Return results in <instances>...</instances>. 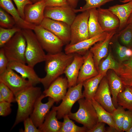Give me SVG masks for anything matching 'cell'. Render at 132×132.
<instances>
[{
    "instance_id": "obj_20",
    "label": "cell",
    "mask_w": 132,
    "mask_h": 132,
    "mask_svg": "<svg viewBox=\"0 0 132 132\" xmlns=\"http://www.w3.org/2000/svg\"><path fill=\"white\" fill-rule=\"evenodd\" d=\"M84 55L85 59L79 71L77 84L83 82L99 74L95 65L92 53L89 50Z\"/></svg>"
},
{
    "instance_id": "obj_24",
    "label": "cell",
    "mask_w": 132,
    "mask_h": 132,
    "mask_svg": "<svg viewBox=\"0 0 132 132\" xmlns=\"http://www.w3.org/2000/svg\"><path fill=\"white\" fill-rule=\"evenodd\" d=\"M106 77L112 96V100L114 106L116 108L118 106L117 97L119 93L124 89L125 86L121 79L115 72L112 70L107 71Z\"/></svg>"
},
{
    "instance_id": "obj_21",
    "label": "cell",
    "mask_w": 132,
    "mask_h": 132,
    "mask_svg": "<svg viewBox=\"0 0 132 132\" xmlns=\"http://www.w3.org/2000/svg\"><path fill=\"white\" fill-rule=\"evenodd\" d=\"M7 67L15 70L23 77L27 78L33 86L40 83V78L35 73L33 68L28 65L19 62L10 61L9 62Z\"/></svg>"
},
{
    "instance_id": "obj_42",
    "label": "cell",
    "mask_w": 132,
    "mask_h": 132,
    "mask_svg": "<svg viewBox=\"0 0 132 132\" xmlns=\"http://www.w3.org/2000/svg\"><path fill=\"white\" fill-rule=\"evenodd\" d=\"M24 132H41L36 127L31 118L28 117L24 121Z\"/></svg>"
},
{
    "instance_id": "obj_16",
    "label": "cell",
    "mask_w": 132,
    "mask_h": 132,
    "mask_svg": "<svg viewBox=\"0 0 132 132\" xmlns=\"http://www.w3.org/2000/svg\"><path fill=\"white\" fill-rule=\"evenodd\" d=\"M68 88L66 78L59 77L53 82L48 88L43 92L45 97L52 98L55 102L58 103L63 99Z\"/></svg>"
},
{
    "instance_id": "obj_37",
    "label": "cell",
    "mask_w": 132,
    "mask_h": 132,
    "mask_svg": "<svg viewBox=\"0 0 132 132\" xmlns=\"http://www.w3.org/2000/svg\"><path fill=\"white\" fill-rule=\"evenodd\" d=\"M86 2V4L78 9H74L75 13L83 12L94 8H98L106 3L114 0H83Z\"/></svg>"
},
{
    "instance_id": "obj_47",
    "label": "cell",
    "mask_w": 132,
    "mask_h": 132,
    "mask_svg": "<svg viewBox=\"0 0 132 132\" xmlns=\"http://www.w3.org/2000/svg\"><path fill=\"white\" fill-rule=\"evenodd\" d=\"M69 5L73 8L75 9L77 6L78 0H67Z\"/></svg>"
},
{
    "instance_id": "obj_2",
    "label": "cell",
    "mask_w": 132,
    "mask_h": 132,
    "mask_svg": "<svg viewBox=\"0 0 132 132\" xmlns=\"http://www.w3.org/2000/svg\"><path fill=\"white\" fill-rule=\"evenodd\" d=\"M42 94L40 87L32 86L23 90L15 97L18 108L12 128L29 117L37 100Z\"/></svg>"
},
{
    "instance_id": "obj_38",
    "label": "cell",
    "mask_w": 132,
    "mask_h": 132,
    "mask_svg": "<svg viewBox=\"0 0 132 132\" xmlns=\"http://www.w3.org/2000/svg\"><path fill=\"white\" fill-rule=\"evenodd\" d=\"M16 25L13 17L3 9L0 8V26L1 27L9 29L12 28Z\"/></svg>"
},
{
    "instance_id": "obj_19",
    "label": "cell",
    "mask_w": 132,
    "mask_h": 132,
    "mask_svg": "<svg viewBox=\"0 0 132 132\" xmlns=\"http://www.w3.org/2000/svg\"><path fill=\"white\" fill-rule=\"evenodd\" d=\"M73 59L67 67L64 74L68 82V88L77 84V78L81 67L85 58V55L74 54Z\"/></svg>"
},
{
    "instance_id": "obj_7",
    "label": "cell",
    "mask_w": 132,
    "mask_h": 132,
    "mask_svg": "<svg viewBox=\"0 0 132 132\" xmlns=\"http://www.w3.org/2000/svg\"><path fill=\"white\" fill-rule=\"evenodd\" d=\"M83 83L81 82L68 88L60 104L58 106L52 107L57 111L56 117L58 120L68 115L71 112V109L75 103L79 99L84 98L82 92Z\"/></svg>"
},
{
    "instance_id": "obj_49",
    "label": "cell",
    "mask_w": 132,
    "mask_h": 132,
    "mask_svg": "<svg viewBox=\"0 0 132 132\" xmlns=\"http://www.w3.org/2000/svg\"><path fill=\"white\" fill-rule=\"evenodd\" d=\"M132 24V12L128 21L127 24Z\"/></svg>"
},
{
    "instance_id": "obj_40",
    "label": "cell",
    "mask_w": 132,
    "mask_h": 132,
    "mask_svg": "<svg viewBox=\"0 0 132 132\" xmlns=\"http://www.w3.org/2000/svg\"><path fill=\"white\" fill-rule=\"evenodd\" d=\"M17 7V9L21 18L24 20V9L27 5L33 4L30 0H13Z\"/></svg>"
},
{
    "instance_id": "obj_50",
    "label": "cell",
    "mask_w": 132,
    "mask_h": 132,
    "mask_svg": "<svg viewBox=\"0 0 132 132\" xmlns=\"http://www.w3.org/2000/svg\"><path fill=\"white\" fill-rule=\"evenodd\" d=\"M132 1V0H120V1L122 3H125Z\"/></svg>"
},
{
    "instance_id": "obj_13",
    "label": "cell",
    "mask_w": 132,
    "mask_h": 132,
    "mask_svg": "<svg viewBox=\"0 0 132 132\" xmlns=\"http://www.w3.org/2000/svg\"><path fill=\"white\" fill-rule=\"evenodd\" d=\"M45 98L44 95L42 94L37 100L33 111L30 116V118L37 128L43 123L46 116L55 102L53 99L49 97L48 102L43 103L42 100Z\"/></svg>"
},
{
    "instance_id": "obj_45",
    "label": "cell",
    "mask_w": 132,
    "mask_h": 132,
    "mask_svg": "<svg viewBox=\"0 0 132 132\" xmlns=\"http://www.w3.org/2000/svg\"><path fill=\"white\" fill-rule=\"evenodd\" d=\"M45 1L46 7L66 6L69 5L67 0H45Z\"/></svg>"
},
{
    "instance_id": "obj_34",
    "label": "cell",
    "mask_w": 132,
    "mask_h": 132,
    "mask_svg": "<svg viewBox=\"0 0 132 132\" xmlns=\"http://www.w3.org/2000/svg\"><path fill=\"white\" fill-rule=\"evenodd\" d=\"M63 121L59 132H85L88 129L84 126L80 127L76 125L68 115L63 118Z\"/></svg>"
},
{
    "instance_id": "obj_26",
    "label": "cell",
    "mask_w": 132,
    "mask_h": 132,
    "mask_svg": "<svg viewBox=\"0 0 132 132\" xmlns=\"http://www.w3.org/2000/svg\"><path fill=\"white\" fill-rule=\"evenodd\" d=\"M57 111L52 108L46 116L43 124L38 129L41 132H59L62 122L58 120Z\"/></svg>"
},
{
    "instance_id": "obj_48",
    "label": "cell",
    "mask_w": 132,
    "mask_h": 132,
    "mask_svg": "<svg viewBox=\"0 0 132 132\" xmlns=\"http://www.w3.org/2000/svg\"><path fill=\"white\" fill-rule=\"evenodd\" d=\"M106 132H119L115 128L109 126L106 128Z\"/></svg>"
},
{
    "instance_id": "obj_1",
    "label": "cell",
    "mask_w": 132,
    "mask_h": 132,
    "mask_svg": "<svg viewBox=\"0 0 132 132\" xmlns=\"http://www.w3.org/2000/svg\"><path fill=\"white\" fill-rule=\"evenodd\" d=\"M74 54H66L61 52L46 55L45 67L46 75L40 78V82L44 90L47 89L55 80L64 73L67 67L72 62Z\"/></svg>"
},
{
    "instance_id": "obj_44",
    "label": "cell",
    "mask_w": 132,
    "mask_h": 132,
    "mask_svg": "<svg viewBox=\"0 0 132 132\" xmlns=\"http://www.w3.org/2000/svg\"><path fill=\"white\" fill-rule=\"evenodd\" d=\"M11 103L6 101L0 102V115L2 116H6L9 115L11 112Z\"/></svg>"
},
{
    "instance_id": "obj_43",
    "label": "cell",
    "mask_w": 132,
    "mask_h": 132,
    "mask_svg": "<svg viewBox=\"0 0 132 132\" xmlns=\"http://www.w3.org/2000/svg\"><path fill=\"white\" fill-rule=\"evenodd\" d=\"M9 61L5 55L2 48L0 49V74L3 73L7 69Z\"/></svg>"
},
{
    "instance_id": "obj_23",
    "label": "cell",
    "mask_w": 132,
    "mask_h": 132,
    "mask_svg": "<svg viewBox=\"0 0 132 132\" xmlns=\"http://www.w3.org/2000/svg\"><path fill=\"white\" fill-rule=\"evenodd\" d=\"M0 6L13 17L17 26L22 29L33 30L36 26L27 22L21 18L11 0H0Z\"/></svg>"
},
{
    "instance_id": "obj_18",
    "label": "cell",
    "mask_w": 132,
    "mask_h": 132,
    "mask_svg": "<svg viewBox=\"0 0 132 132\" xmlns=\"http://www.w3.org/2000/svg\"><path fill=\"white\" fill-rule=\"evenodd\" d=\"M117 32H107L106 36L104 40L95 44L90 49L92 53L96 67L98 71L99 64L103 58L107 55L110 42L112 37Z\"/></svg>"
},
{
    "instance_id": "obj_15",
    "label": "cell",
    "mask_w": 132,
    "mask_h": 132,
    "mask_svg": "<svg viewBox=\"0 0 132 132\" xmlns=\"http://www.w3.org/2000/svg\"><path fill=\"white\" fill-rule=\"evenodd\" d=\"M107 32L102 33L95 36L80 41L75 44H67L65 48V52L66 54H77L84 55L90 48L96 43L103 40L106 37Z\"/></svg>"
},
{
    "instance_id": "obj_10",
    "label": "cell",
    "mask_w": 132,
    "mask_h": 132,
    "mask_svg": "<svg viewBox=\"0 0 132 132\" xmlns=\"http://www.w3.org/2000/svg\"><path fill=\"white\" fill-rule=\"evenodd\" d=\"M40 25L50 31L65 44L69 43L71 38L70 26L61 21L44 18Z\"/></svg>"
},
{
    "instance_id": "obj_25",
    "label": "cell",
    "mask_w": 132,
    "mask_h": 132,
    "mask_svg": "<svg viewBox=\"0 0 132 132\" xmlns=\"http://www.w3.org/2000/svg\"><path fill=\"white\" fill-rule=\"evenodd\" d=\"M117 33L112 37L110 46L112 49L115 60L121 63L130 60L132 57V50L122 45L119 42Z\"/></svg>"
},
{
    "instance_id": "obj_53",
    "label": "cell",
    "mask_w": 132,
    "mask_h": 132,
    "mask_svg": "<svg viewBox=\"0 0 132 132\" xmlns=\"http://www.w3.org/2000/svg\"><path fill=\"white\" fill-rule=\"evenodd\" d=\"M126 132H132V126Z\"/></svg>"
},
{
    "instance_id": "obj_4",
    "label": "cell",
    "mask_w": 132,
    "mask_h": 132,
    "mask_svg": "<svg viewBox=\"0 0 132 132\" xmlns=\"http://www.w3.org/2000/svg\"><path fill=\"white\" fill-rule=\"evenodd\" d=\"M79 107L76 112H71L68 115L69 118L82 124L88 130L92 129L98 122L95 110L91 100L84 98L78 101Z\"/></svg>"
},
{
    "instance_id": "obj_33",
    "label": "cell",
    "mask_w": 132,
    "mask_h": 132,
    "mask_svg": "<svg viewBox=\"0 0 132 132\" xmlns=\"http://www.w3.org/2000/svg\"><path fill=\"white\" fill-rule=\"evenodd\" d=\"M117 33L119 43L132 50V24H128L123 29Z\"/></svg>"
},
{
    "instance_id": "obj_41",
    "label": "cell",
    "mask_w": 132,
    "mask_h": 132,
    "mask_svg": "<svg viewBox=\"0 0 132 132\" xmlns=\"http://www.w3.org/2000/svg\"><path fill=\"white\" fill-rule=\"evenodd\" d=\"M132 126V110L125 111L122 127L123 132H126Z\"/></svg>"
},
{
    "instance_id": "obj_3",
    "label": "cell",
    "mask_w": 132,
    "mask_h": 132,
    "mask_svg": "<svg viewBox=\"0 0 132 132\" xmlns=\"http://www.w3.org/2000/svg\"><path fill=\"white\" fill-rule=\"evenodd\" d=\"M26 41L25 53L26 63L33 68L38 63L45 61L46 55L33 30L22 29Z\"/></svg>"
},
{
    "instance_id": "obj_17",
    "label": "cell",
    "mask_w": 132,
    "mask_h": 132,
    "mask_svg": "<svg viewBox=\"0 0 132 132\" xmlns=\"http://www.w3.org/2000/svg\"><path fill=\"white\" fill-rule=\"evenodd\" d=\"M99 21L104 32L117 31L120 25L117 17L108 8H97Z\"/></svg>"
},
{
    "instance_id": "obj_8",
    "label": "cell",
    "mask_w": 132,
    "mask_h": 132,
    "mask_svg": "<svg viewBox=\"0 0 132 132\" xmlns=\"http://www.w3.org/2000/svg\"><path fill=\"white\" fill-rule=\"evenodd\" d=\"M76 16L70 26L71 38L69 43L71 45L89 38L88 22L89 10L82 12Z\"/></svg>"
},
{
    "instance_id": "obj_5",
    "label": "cell",
    "mask_w": 132,
    "mask_h": 132,
    "mask_svg": "<svg viewBox=\"0 0 132 132\" xmlns=\"http://www.w3.org/2000/svg\"><path fill=\"white\" fill-rule=\"evenodd\" d=\"M26 47V40L21 30L15 33L1 47L9 61H17L25 64Z\"/></svg>"
},
{
    "instance_id": "obj_12",
    "label": "cell",
    "mask_w": 132,
    "mask_h": 132,
    "mask_svg": "<svg viewBox=\"0 0 132 132\" xmlns=\"http://www.w3.org/2000/svg\"><path fill=\"white\" fill-rule=\"evenodd\" d=\"M111 95L106 76L100 82L93 98L106 110L111 113L116 108L113 104Z\"/></svg>"
},
{
    "instance_id": "obj_27",
    "label": "cell",
    "mask_w": 132,
    "mask_h": 132,
    "mask_svg": "<svg viewBox=\"0 0 132 132\" xmlns=\"http://www.w3.org/2000/svg\"><path fill=\"white\" fill-rule=\"evenodd\" d=\"M105 76L99 74L97 75L87 79L83 82L84 90L83 94L85 99L91 100L93 98L100 82Z\"/></svg>"
},
{
    "instance_id": "obj_35",
    "label": "cell",
    "mask_w": 132,
    "mask_h": 132,
    "mask_svg": "<svg viewBox=\"0 0 132 132\" xmlns=\"http://www.w3.org/2000/svg\"><path fill=\"white\" fill-rule=\"evenodd\" d=\"M125 111L118 106L111 113L116 129L119 132H123L122 127Z\"/></svg>"
},
{
    "instance_id": "obj_11",
    "label": "cell",
    "mask_w": 132,
    "mask_h": 132,
    "mask_svg": "<svg viewBox=\"0 0 132 132\" xmlns=\"http://www.w3.org/2000/svg\"><path fill=\"white\" fill-rule=\"evenodd\" d=\"M74 8L70 5L55 7H46L44 18L64 22L70 26L76 16Z\"/></svg>"
},
{
    "instance_id": "obj_52",
    "label": "cell",
    "mask_w": 132,
    "mask_h": 132,
    "mask_svg": "<svg viewBox=\"0 0 132 132\" xmlns=\"http://www.w3.org/2000/svg\"><path fill=\"white\" fill-rule=\"evenodd\" d=\"M30 0L33 3H35L37 2L40 1L42 0Z\"/></svg>"
},
{
    "instance_id": "obj_36",
    "label": "cell",
    "mask_w": 132,
    "mask_h": 132,
    "mask_svg": "<svg viewBox=\"0 0 132 132\" xmlns=\"http://www.w3.org/2000/svg\"><path fill=\"white\" fill-rule=\"evenodd\" d=\"M22 29L17 26L9 29L0 27V47L1 48L16 33Z\"/></svg>"
},
{
    "instance_id": "obj_31",
    "label": "cell",
    "mask_w": 132,
    "mask_h": 132,
    "mask_svg": "<svg viewBox=\"0 0 132 132\" xmlns=\"http://www.w3.org/2000/svg\"><path fill=\"white\" fill-rule=\"evenodd\" d=\"M109 50L106 57L101 62H100L99 66V74L105 76L109 70H113L116 72L119 67L120 63L114 58L110 49Z\"/></svg>"
},
{
    "instance_id": "obj_30",
    "label": "cell",
    "mask_w": 132,
    "mask_h": 132,
    "mask_svg": "<svg viewBox=\"0 0 132 132\" xmlns=\"http://www.w3.org/2000/svg\"><path fill=\"white\" fill-rule=\"evenodd\" d=\"M91 100L96 111L98 122H104L109 126L116 129L111 113L106 110L94 98L92 99Z\"/></svg>"
},
{
    "instance_id": "obj_28",
    "label": "cell",
    "mask_w": 132,
    "mask_h": 132,
    "mask_svg": "<svg viewBox=\"0 0 132 132\" xmlns=\"http://www.w3.org/2000/svg\"><path fill=\"white\" fill-rule=\"evenodd\" d=\"M115 72L125 87H132V57L128 61L120 63Z\"/></svg>"
},
{
    "instance_id": "obj_6",
    "label": "cell",
    "mask_w": 132,
    "mask_h": 132,
    "mask_svg": "<svg viewBox=\"0 0 132 132\" xmlns=\"http://www.w3.org/2000/svg\"><path fill=\"white\" fill-rule=\"evenodd\" d=\"M33 30L42 48L48 53L62 51L64 43L52 33L40 25L36 26Z\"/></svg>"
},
{
    "instance_id": "obj_51",
    "label": "cell",
    "mask_w": 132,
    "mask_h": 132,
    "mask_svg": "<svg viewBox=\"0 0 132 132\" xmlns=\"http://www.w3.org/2000/svg\"><path fill=\"white\" fill-rule=\"evenodd\" d=\"M5 101L1 94L0 93V102Z\"/></svg>"
},
{
    "instance_id": "obj_39",
    "label": "cell",
    "mask_w": 132,
    "mask_h": 132,
    "mask_svg": "<svg viewBox=\"0 0 132 132\" xmlns=\"http://www.w3.org/2000/svg\"><path fill=\"white\" fill-rule=\"evenodd\" d=\"M0 93L5 101L11 103L16 102L15 96L12 91L6 85L0 81Z\"/></svg>"
},
{
    "instance_id": "obj_29",
    "label": "cell",
    "mask_w": 132,
    "mask_h": 132,
    "mask_svg": "<svg viewBox=\"0 0 132 132\" xmlns=\"http://www.w3.org/2000/svg\"><path fill=\"white\" fill-rule=\"evenodd\" d=\"M89 16L88 25L89 38L100 34L104 31L99 21L97 8L89 10Z\"/></svg>"
},
{
    "instance_id": "obj_9",
    "label": "cell",
    "mask_w": 132,
    "mask_h": 132,
    "mask_svg": "<svg viewBox=\"0 0 132 132\" xmlns=\"http://www.w3.org/2000/svg\"><path fill=\"white\" fill-rule=\"evenodd\" d=\"M0 81L8 87L15 97L25 89L33 86L28 80L19 76L13 70L8 67L0 74Z\"/></svg>"
},
{
    "instance_id": "obj_32",
    "label": "cell",
    "mask_w": 132,
    "mask_h": 132,
    "mask_svg": "<svg viewBox=\"0 0 132 132\" xmlns=\"http://www.w3.org/2000/svg\"><path fill=\"white\" fill-rule=\"evenodd\" d=\"M117 101L118 106L125 109L132 110V87H125L118 95Z\"/></svg>"
},
{
    "instance_id": "obj_14",
    "label": "cell",
    "mask_w": 132,
    "mask_h": 132,
    "mask_svg": "<svg viewBox=\"0 0 132 132\" xmlns=\"http://www.w3.org/2000/svg\"><path fill=\"white\" fill-rule=\"evenodd\" d=\"M45 0L27 5L24 9V20L35 26L40 25L44 17Z\"/></svg>"
},
{
    "instance_id": "obj_46",
    "label": "cell",
    "mask_w": 132,
    "mask_h": 132,
    "mask_svg": "<svg viewBox=\"0 0 132 132\" xmlns=\"http://www.w3.org/2000/svg\"><path fill=\"white\" fill-rule=\"evenodd\" d=\"M105 123L103 122H98L92 129L87 130V132H106Z\"/></svg>"
},
{
    "instance_id": "obj_22",
    "label": "cell",
    "mask_w": 132,
    "mask_h": 132,
    "mask_svg": "<svg viewBox=\"0 0 132 132\" xmlns=\"http://www.w3.org/2000/svg\"><path fill=\"white\" fill-rule=\"evenodd\" d=\"M108 9L119 20L120 25L117 32L121 31L127 25L128 20L132 12V1L122 4L110 6Z\"/></svg>"
}]
</instances>
